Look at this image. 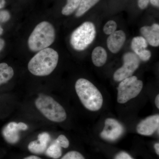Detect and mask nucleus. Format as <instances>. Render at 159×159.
Listing matches in <instances>:
<instances>
[{"mask_svg":"<svg viewBox=\"0 0 159 159\" xmlns=\"http://www.w3.org/2000/svg\"><path fill=\"white\" fill-rule=\"evenodd\" d=\"M150 0H138V6L141 9H144L147 8Z\"/></svg>","mask_w":159,"mask_h":159,"instance_id":"nucleus-25","label":"nucleus"},{"mask_svg":"<svg viewBox=\"0 0 159 159\" xmlns=\"http://www.w3.org/2000/svg\"><path fill=\"white\" fill-rule=\"evenodd\" d=\"M55 37V30L52 25L48 22H42L35 27L29 38V49L37 52L47 48L54 43Z\"/></svg>","mask_w":159,"mask_h":159,"instance_id":"nucleus-3","label":"nucleus"},{"mask_svg":"<svg viewBox=\"0 0 159 159\" xmlns=\"http://www.w3.org/2000/svg\"><path fill=\"white\" fill-rule=\"evenodd\" d=\"M28 129V125L24 122H10L3 128L2 134L6 142L9 144H14L19 141V132L26 130Z\"/></svg>","mask_w":159,"mask_h":159,"instance_id":"nucleus-9","label":"nucleus"},{"mask_svg":"<svg viewBox=\"0 0 159 159\" xmlns=\"http://www.w3.org/2000/svg\"><path fill=\"white\" fill-rule=\"evenodd\" d=\"M54 142L57 143L58 145H60L61 148H68L70 145V142L67 138L64 135H60L57 139H55Z\"/></svg>","mask_w":159,"mask_h":159,"instance_id":"nucleus-22","label":"nucleus"},{"mask_svg":"<svg viewBox=\"0 0 159 159\" xmlns=\"http://www.w3.org/2000/svg\"><path fill=\"white\" fill-rule=\"evenodd\" d=\"M37 109L50 121L61 122L65 121L67 114L63 107L50 96L40 95L35 99Z\"/></svg>","mask_w":159,"mask_h":159,"instance_id":"nucleus-4","label":"nucleus"},{"mask_svg":"<svg viewBox=\"0 0 159 159\" xmlns=\"http://www.w3.org/2000/svg\"><path fill=\"white\" fill-rule=\"evenodd\" d=\"M115 159H134L127 152H119L115 157Z\"/></svg>","mask_w":159,"mask_h":159,"instance_id":"nucleus-24","label":"nucleus"},{"mask_svg":"<svg viewBox=\"0 0 159 159\" xmlns=\"http://www.w3.org/2000/svg\"><path fill=\"white\" fill-rule=\"evenodd\" d=\"M58 57L57 51L51 48H47L39 51L31 58L28 64V69L35 76H48L56 68Z\"/></svg>","mask_w":159,"mask_h":159,"instance_id":"nucleus-1","label":"nucleus"},{"mask_svg":"<svg viewBox=\"0 0 159 159\" xmlns=\"http://www.w3.org/2000/svg\"><path fill=\"white\" fill-rule=\"evenodd\" d=\"M13 69L6 63H0V85L6 83L14 76Z\"/></svg>","mask_w":159,"mask_h":159,"instance_id":"nucleus-16","label":"nucleus"},{"mask_svg":"<svg viewBox=\"0 0 159 159\" xmlns=\"http://www.w3.org/2000/svg\"><path fill=\"white\" fill-rule=\"evenodd\" d=\"M140 32L146 41L152 47L159 45V25L154 24L151 26H145L140 29Z\"/></svg>","mask_w":159,"mask_h":159,"instance_id":"nucleus-13","label":"nucleus"},{"mask_svg":"<svg viewBox=\"0 0 159 159\" xmlns=\"http://www.w3.org/2000/svg\"><path fill=\"white\" fill-rule=\"evenodd\" d=\"M4 46H5V41H4V40L0 39V51L2 50Z\"/></svg>","mask_w":159,"mask_h":159,"instance_id":"nucleus-29","label":"nucleus"},{"mask_svg":"<svg viewBox=\"0 0 159 159\" xmlns=\"http://www.w3.org/2000/svg\"><path fill=\"white\" fill-rule=\"evenodd\" d=\"M6 4L5 0H0V9L4 8Z\"/></svg>","mask_w":159,"mask_h":159,"instance_id":"nucleus-31","label":"nucleus"},{"mask_svg":"<svg viewBox=\"0 0 159 159\" xmlns=\"http://www.w3.org/2000/svg\"><path fill=\"white\" fill-rule=\"evenodd\" d=\"M117 27V25L116 22L111 20L107 21L103 27V32L105 34L110 35L116 31Z\"/></svg>","mask_w":159,"mask_h":159,"instance_id":"nucleus-20","label":"nucleus"},{"mask_svg":"<svg viewBox=\"0 0 159 159\" xmlns=\"http://www.w3.org/2000/svg\"><path fill=\"white\" fill-rule=\"evenodd\" d=\"M155 104L156 105L157 108L158 109H159V94H158L157 95L156 97L155 98Z\"/></svg>","mask_w":159,"mask_h":159,"instance_id":"nucleus-28","label":"nucleus"},{"mask_svg":"<svg viewBox=\"0 0 159 159\" xmlns=\"http://www.w3.org/2000/svg\"><path fill=\"white\" fill-rule=\"evenodd\" d=\"M143 86V82L136 76H132L123 80L117 89V101L120 104H124L135 98L141 93Z\"/></svg>","mask_w":159,"mask_h":159,"instance_id":"nucleus-6","label":"nucleus"},{"mask_svg":"<svg viewBox=\"0 0 159 159\" xmlns=\"http://www.w3.org/2000/svg\"><path fill=\"white\" fill-rule=\"evenodd\" d=\"M51 136L48 133H42L38 136L37 140L29 143L28 149L33 153H42L46 151Z\"/></svg>","mask_w":159,"mask_h":159,"instance_id":"nucleus-14","label":"nucleus"},{"mask_svg":"<svg viewBox=\"0 0 159 159\" xmlns=\"http://www.w3.org/2000/svg\"><path fill=\"white\" fill-rule=\"evenodd\" d=\"M123 132L124 128L119 121L113 118H107L105 120L100 136L105 140L114 141L120 138Z\"/></svg>","mask_w":159,"mask_h":159,"instance_id":"nucleus-8","label":"nucleus"},{"mask_svg":"<svg viewBox=\"0 0 159 159\" xmlns=\"http://www.w3.org/2000/svg\"><path fill=\"white\" fill-rule=\"evenodd\" d=\"M159 115H156L146 118L139 122L137 126V131L140 134L151 136L157 130L159 131Z\"/></svg>","mask_w":159,"mask_h":159,"instance_id":"nucleus-10","label":"nucleus"},{"mask_svg":"<svg viewBox=\"0 0 159 159\" xmlns=\"http://www.w3.org/2000/svg\"><path fill=\"white\" fill-rule=\"evenodd\" d=\"M96 34V29L93 23L85 22L75 29L71 34V46L76 51H84L93 42Z\"/></svg>","mask_w":159,"mask_h":159,"instance_id":"nucleus-5","label":"nucleus"},{"mask_svg":"<svg viewBox=\"0 0 159 159\" xmlns=\"http://www.w3.org/2000/svg\"><path fill=\"white\" fill-rule=\"evenodd\" d=\"M148 43L142 36H137L133 39L131 48L134 53L136 54L140 60L146 61L150 59L151 53L147 50Z\"/></svg>","mask_w":159,"mask_h":159,"instance_id":"nucleus-11","label":"nucleus"},{"mask_svg":"<svg viewBox=\"0 0 159 159\" xmlns=\"http://www.w3.org/2000/svg\"><path fill=\"white\" fill-rule=\"evenodd\" d=\"M23 159H42L41 158L39 157L36 156L31 155L29 156L26 157L24 158Z\"/></svg>","mask_w":159,"mask_h":159,"instance_id":"nucleus-27","label":"nucleus"},{"mask_svg":"<svg viewBox=\"0 0 159 159\" xmlns=\"http://www.w3.org/2000/svg\"><path fill=\"white\" fill-rule=\"evenodd\" d=\"M123 64L114 73V80L121 81L132 76L140 65V60L136 54L133 52H127L123 56Z\"/></svg>","mask_w":159,"mask_h":159,"instance_id":"nucleus-7","label":"nucleus"},{"mask_svg":"<svg viewBox=\"0 0 159 159\" xmlns=\"http://www.w3.org/2000/svg\"><path fill=\"white\" fill-rule=\"evenodd\" d=\"M99 1L100 0H81L76 13V16L77 17L82 16Z\"/></svg>","mask_w":159,"mask_h":159,"instance_id":"nucleus-17","label":"nucleus"},{"mask_svg":"<svg viewBox=\"0 0 159 159\" xmlns=\"http://www.w3.org/2000/svg\"><path fill=\"white\" fill-rule=\"evenodd\" d=\"M125 39L126 35L124 31L122 30L115 31L107 38V48L111 53L116 54L122 48Z\"/></svg>","mask_w":159,"mask_h":159,"instance_id":"nucleus-12","label":"nucleus"},{"mask_svg":"<svg viewBox=\"0 0 159 159\" xmlns=\"http://www.w3.org/2000/svg\"><path fill=\"white\" fill-rule=\"evenodd\" d=\"M60 159H85L80 152L76 151H71L66 153Z\"/></svg>","mask_w":159,"mask_h":159,"instance_id":"nucleus-21","label":"nucleus"},{"mask_svg":"<svg viewBox=\"0 0 159 159\" xmlns=\"http://www.w3.org/2000/svg\"><path fill=\"white\" fill-rule=\"evenodd\" d=\"M46 154L51 158L58 159L62 155V148L60 145L54 141L46 149Z\"/></svg>","mask_w":159,"mask_h":159,"instance_id":"nucleus-18","label":"nucleus"},{"mask_svg":"<svg viewBox=\"0 0 159 159\" xmlns=\"http://www.w3.org/2000/svg\"><path fill=\"white\" fill-rule=\"evenodd\" d=\"M67 4L63 8L61 13L64 15L69 16L78 9L81 0H67Z\"/></svg>","mask_w":159,"mask_h":159,"instance_id":"nucleus-19","label":"nucleus"},{"mask_svg":"<svg viewBox=\"0 0 159 159\" xmlns=\"http://www.w3.org/2000/svg\"><path fill=\"white\" fill-rule=\"evenodd\" d=\"M151 4L155 7H159V0H150Z\"/></svg>","mask_w":159,"mask_h":159,"instance_id":"nucleus-26","label":"nucleus"},{"mask_svg":"<svg viewBox=\"0 0 159 159\" xmlns=\"http://www.w3.org/2000/svg\"><path fill=\"white\" fill-rule=\"evenodd\" d=\"M107 58V52L105 49L100 46L96 47L92 52V61L96 66L101 67L104 65Z\"/></svg>","mask_w":159,"mask_h":159,"instance_id":"nucleus-15","label":"nucleus"},{"mask_svg":"<svg viewBox=\"0 0 159 159\" xmlns=\"http://www.w3.org/2000/svg\"><path fill=\"white\" fill-rule=\"evenodd\" d=\"M75 90L84 106L92 111H99L103 104V97L100 91L90 81L80 78L75 84Z\"/></svg>","mask_w":159,"mask_h":159,"instance_id":"nucleus-2","label":"nucleus"},{"mask_svg":"<svg viewBox=\"0 0 159 159\" xmlns=\"http://www.w3.org/2000/svg\"><path fill=\"white\" fill-rule=\"evenodd\" d=\"M10 18V14L7 10L0 11V23H5L8 21ZM3 32V29L0 26V35Z\"/></svg>","mask_w":159,"mask_h":159,"instance_id":"nucleus-23","label":"nucleus"},{"mask_svg":"<svg viewBox=\"0 0 159 159\" xmlns=\"http://www.w3.org/2000/svg\"><path fill=\"white\" fill-rule=\"evenodd\" d=\"M154 148H155V149L156 152L157 154L158 155H159V143H156L155 144Z\"/></svg>","mask_w":159,"mask_h":159,"instance_id":"nucleus-30","label":"nucleus"}]
</instances>
